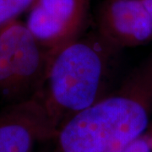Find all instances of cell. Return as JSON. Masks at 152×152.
Instances as JSON below:
<instances>
[{"label": "cell", "mask_w": 152, "mask_h": 152, "mask_svg": "<svg viewBox=\"0 0 152 152\" xmlns=\"http://www.w3.org/2000/svg\"><path fill=\"white\" fill-rule=\"evenodd\" d=\"M91 0H36L25 23L51 54L81 37Z\"/></svg>", "instance_id": "277c9868"}, {"label": "cell", "mask_w": 152, "mask_h": 152, "mask_svg": "<svg viewBox=\"0 0 152 152\" xmlns=\"http://www.w3.org/2000/svg\"><path fill=\"white\" fill-rule=\"evenodd\" d=\"M120 51L96 31L51 54L39 96L58 130L110 92L108 86Z\"/></svg>", "instance_id": "7a4b0ae2"}, {"label": "cell", "mask_w": 152, "mask_h": 152, "mask_svg": "<svg viewBox=\"0 0 152 152\" xmlns=\"http://www.w3.org/2000/svg\"><path fill=\"white\" fill-rule=\"evenodd\" d=\"M142 3L144 4L146 10L152 19V0H142Z\"/></svg>", "instance_id": "9c48e42d"}, {"label": "cell", "mask_w": 152, "mask_h": 152, "mask_svg": "<svg viewBox=\"0 0 152 152\" xmlns=\"http://www.w3.org/2000/svg\"><path fill=\"white\" fill-rule=\"evenodd\" d=\"M51 53L25 23L16 20L0 31V98L7 104L37 96L44 86Z\"/></svg>", "instance_id": "3957f363"}, {"label": "cell", "mask_w": 152, "mask_h": 152, "mask_svg": "<svg viewBox=\"0 0 152 152\" xmlns=\"http://www.w3.org/2000/svg\"><path fill=\"white\" fill-rule=\"evenodd\" d=\"M152 121V55L119 86L58 129L67 152H122Z\"/></svg>", "instance_id": "6da1fadb"}, {"label": "cell", "mask_w": 152, "mask_h": 152, "mask_svg": "<svg viewBox=\"0 0 152 152\" xmlns=\"http://www.w3.org/2000/svg\"><path fill=\"white\" fill-rule=\"evenodd\" d=\"M122 152H152V121L146 130L130 142Z\"/></svg>", "instance_id": "ba28073f"}, {"label": "cell", "mask_w": 152, "mask_h": 152, "mask_svg": "<svg viewBox=\"0 0 152 152\" xmlns=\"http://www.w3.org/2000/svg\"><path fill=\"white\" fill-rule=\"evenodd\" d=\"M36 0H0V31L19 20L18 18L28 12Z\"/></svg>", "instance_id": "52a82bcc"}, {"label": "cell", "mask_w": 152, "mask_h": 152, "mask_svg": "<svg viewBox=\"0 0 152 152\" xmlns=\"http://www.w3.org/2000/svg\"><path fill=\"white\" fill-rule=\"evenodd\" d=\"M57 133L39 94L0 110V152H33Z\"/></svg>", "instance_id": "5b68a950"}, {"label": "cell", "mask_w": 152, "mask_h": 152, "mask_svg": "<svg viewBox=\"0 0 152 152\" xmlns=\"http://www.w3.org/2000/svg\"><path fill=\"white\" fill-rule=\"evenodd\" d=\"M96 31L120 50L135 48L152 41V19L142 0H104Z\"/></svg>", "instance_id": "8992f818"}]
</instances>
